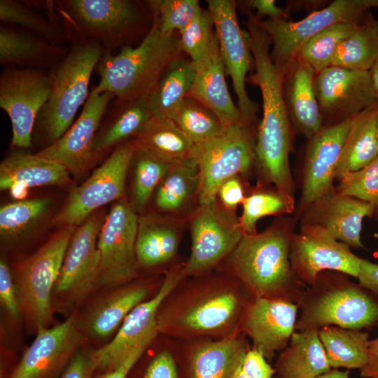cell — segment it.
Instances as JSON below:
<instances>
[{
  "mask_svg": "<svg viewBox=\"0 0 378 378\" xmlns=\"http://www.w3.org/2000/svg\"><path fill=\"white\" fill-rule=\"evenodd\" d=\"M245 24L255 69L246 82L259 88L262 99V118L258 125L255 146L258 182L293 197L295 187L289 164L292 122L284 95L285 74L271 58V41L259 26L258 16L248 13Z\"/></svg>",
  "mask_w": 378,
  "mask_h": 378,
  "instance_id": "obj_1",
  "label": "cell"
},
{
  "mask_svg": "<svg viewBox=\"0 0 378 378\" xmlns=\"http://www.w3.org/2000/svg\"><path fill=\"white\" fill-rule=\"evenodd\" d=\"M295 218H279L263 231L244 234L228 256L229 266L253 298L298 303L307 285L291 267L290 253Z\"/></svg>",
  "mask_w": 378,
  "mask_h": 378,
  "instance_id": "obj_2",
  "label": "cell"
},
{
  "mask_svg": "<svg viewBox=\"0 0 378 378\" xmlns=\"http://www.w3.org/2000/svg\"><path fill=\"white\" fill-rule=\"evenodd\" d=\"M182 52L179 36L161 31L152 21L136 47L125 46L115 55L104 52L99 62V82L93 89L112 94L120 106L149 97L167 66Z\"/></svg>",
  "mask_w": 378,
  "mask_h": 378,
  "instance_id": "obj_3",
  "label": "cell"
},
{
  "mask_svg": "<svg viewBox=\"0 0 378 378\" xmlns=\"http://www.w3.org/2000/svg\"><path fill=\"white\" fill-rule=\"evenodd\" d=\"M337 271H323L304 289L298 302L295 330L335 326L371 330L378 325V296Z\"/></svg>",
  "mask_w": 378,
  "mask_h": 378,
  "instance_id": "obj_4",
  "label": "cell"
},
{
  "mask_svg": "<svg viewBox=\"0 0 378 378\" xmlns=\"http://www.w3.org/2000/svg\"><path fill=\"white\" fill-rule=\"evenodd\" d=\"M104 52L97 42L77 41L61 61L50 69V94L37 118L48 146L57 141L68 130L78 111L86 102L90 94L88 88L92 73Z\"/></svg>",
  "mask_w": 378,
  "mask_h": 378,
  "instance_id": "obj_5",
  "label": "cell"
},
{
  "mask_svg": "<svg viewBox=\"0 0 378 378\" xmlns=\"http://www.w3.org/2000/svg\"><path fill=\"white\" fill-rule=\"evenodd\" d=\"M258 125L244 119L225 127L218 135L193 145L191 156L200 170L199 205L216 200L220 185L228 178H244L255 171Z\"/></svg>",
  "mask_w": 378,
  "mask_h": 378,
  "instance_id": "obj_6",
  "label": "cell"
},
{
  "mask_svg": "<svg viewBox=\"0 0 378 378\" xmlns=\"http://www.w3.org/2000/svg\"><path fill=\"white\" fill-rule=\"evenodd\" d=\"M54 8L64 22L66 37L94 41L109 52L126 46L141 18L139 7L128 0L57 1Z\"/></svg>",
  "mask_w": 378,
  "mask_h": 378,
  "instance_id": "obj_7",
  "label": "cell"
},
{
  "mask_svg": "<svg viewBox=\"0 0 378 378\" xmlns=\"http://www.w3.org/2000/svg\"><path fill=\"white\" fill-rule=\"evenodd\" d=\"M76 227H63L16 266L15 284L22 313L36 332L52 322L54 287Z\"/></svg>",
  "mask_w": 378,
  "mask_h": 378,
  "instance_id": "obj_8",
  "label": "cell"
},
{
  "mask_svg": "<svg viewBox=\"0 0 378 378\" xmlns=\"http://www.w3.org/2000/svg\"><path fill=\"white\" fill-rule=\"evenodd\" d=\"M370 8H378V0H335L296 22L258 18V24L270 39L274 64L285 74L306 41L332 24L359 20Z\"/></svg>",
  "mask_w": 378,
  "mask_h": 378,
  "instance_id": "obj_9",
  "label": "cell"
},
{
  "mask_svg": "<svg viewBox=\"0 0 378 378\" xmlns=\"http://www.w3.org/2000/svg\"><path fill=\"white\" fill-rule=\"evenodd\" d=\"M136 150L132 139L118 144L85 182L71 191L54 223L79 226L97 209L125 198L127 174Z\"/></svg>",
  "mask_w": 378,
  "mask_h": 378,
  "instance_id": "obj_10",
  "label": "cell"
},
{
  "mask_svg": "<svg viewBox=\"0 0 378 378\" xmlns=\"http://www.w3.org/2000/svg\"><path fill=\"white\" fill-rule=\"evenodd\" d=\"M191 237L190 257L183 267L184 276L206 272L227 258L244 233L237 213L223 208L216 199L201 204L188 220Z\"/></svg>",
  "mask_w": 378,
  "mask_h": 378,
  "instance_id": "obj_11",
  "label": "cell"
},
{
  "mask_svg": "<svg viewBox=\"0 0 378 378\" xmlns=\"http://www.w3.org/2000/svg\"><path fill=\"white\" fill-rule=\"evenodd\" d=\"M52 88L46 69L6 67L0 76V106L9 117L13 146L28 148L38 116Z\"/></svg>",
  "mask_w": 378,
  "mask_h": 378,
  "instance_id": "obj_12",
  "label": "cell"
},
{
  "mask_svg": "<svg viewBox=\"0 0 378 378\" xmlns=\"http://www.w3.org/2000/svg\"><path fill=\"white\" fill-rule=\"evenodd\" d=\"M139 214L126 198L115 202L102 223L98 286L114 287L136 276L135 245Z\"/></svg>",
  "mask_w": 378,
  "mask_h": 378,
  "instance_id": "obj_13",
  "label": "cell"
},
{
  "mask_svg": "<svg viewBox=\"0 0 378 378\" xmlns=\"http://www.w3.org/2000/svg\"><path fill=\"white\" fill-rule=\"evenodd\" d=\"M360 258L350 247L337 240L326 230L301 224L291 240L290 261L298 278L307 286L323 271H337L354 278L359 272Z\"/></svg>",
  "mask_w": 378,
  "mask_h": 378,
  "instance_id": "obj_14",
  "label": "cell"
},
{
  "mask_svg": "<svg viewBox=\"0 0 378 378\" xmlns=\"http://www.w3.org/2000/svg\"><path fill=\"white\" fill-rule=\"evenodd\" d=\"M183 276V267L168 271L156 294L134 307L113 338L94 350L96 372L102 373L114 368L135 347L153 340L158 330L157 314L159 307Z\"/></svg>",
  "mask_w": 378,
  "mask_h": 378,
  "instance_id": "obj_15",
  "label": "cell"
},
{
  "mask_svg": "<svg viewBox=\"0 0 378 378\" xmlns=\"http://www.w3.org/2000/svg\"><path fill=\"white\" fill-rule=\"evenodd\" d=\"M226 74L232 80L238 107L246 120L256 122L258 104L250 99L246 83L251 66V50L246 31L240 27L232 0H207Z\"/></svg>",
  "mask_w": 378,
  "mask_h": 378,
  "instance_id": "obj_16",
  "label": "cell"
},
{
  "mask_svg": "<svg viewBox=\"0 0 378 378\" xmlns=\"http://www.w3.org/2000/svg\"><path fill=\"white\" fill-rule=\"evenodd\" d=\"M102 221L97 214L91 215L72 236L53 290V295L66 304L80 301L98 286L101 258L97 241Z\"/></svg>",
  "mask_w": 378,
  "mask_h": 378,
  "instance_id": "obj_17",
  "label": "cell"
},
{
  "mask_svg": "<svg viewBox=\"0 0 378 378\" xmlns=\"http://www.w3.org/2000/svg\"><path fill=\"white\" fill-rule=\"evenodd\" d=\"M359 113L340 122L324 125L309 140L302 176L300 197L295 219L335 186L336 170L348 134Z\"/></svg>",
  "mask_w": 378,
  "mask_h": 378,
  "instance_id": "obj_18",
  "label": "cell"
},
{
  "mask_svg": "<svg viewBox=\"0 0 378 378\" xmlns=\"http://www.w3.org/2000/svg\"><path fill=\"white\" fill-rule=\"evenodd\" d=\"M85 340L76 315L40 330L8 378H57Z\"/></svg>",
  "mask_w": 378,
  "mask_h": 378,
  "instance_id": "obj_19",
  "label": "cell"
},
{
  "mask_svg": "<svg viewBox=\"0 0 378 378\" xmlns=\"http://www.w3.org/2000/svg\"><path fill=\"white\" fill-rule=\"evenodd\" d=\"M314 86L323 122L325 118L340 122L378 101L369 71L330 66L316 74Z\"/></svg>",
  "mask_w": 378,
  "mask_h": 378,
  "instance_id": "obj_20",
  "label": "cell"
},
{
  "mask_svg": "<svg viewBox=\"0 0 378 378\" xmlns=\"http://www.w3.org/2000/svg\"><path fill=\"white\" fill-rule=\"evenodd\" d=\"M113 97L111 93H97L93 89L81 113L68 130L57 141L36 154L62 164L72 174L86 169L99 155L94 150V141L104 114Z\"/></svg>",
  "mask_w": 378,
  "mask_h": 378,
  "instance_id": "obj_21",
  "label": "cell"
},
{
  "mask_svg": "<svg viewBox=\"0 0 378 378\" xmlns=\"http://www.w3.org/2000/svg\"><path fill=\"white\" fill-rule=\"evenodd\" d=\"M298 305L290 301L258 298L246 309L241 319L243 331L253 347L267 360L288 346L295 331Z\"/></svg>",
  "mask_w": 378,
  "mask_h": 378,
  "instance_id": "obj_22",
  "label": "cell"
},
{
  "mask_svg": "<svg viewBox=\"0 0 378 378\" xmlns=\"http://www.w3.org/2000/svg\"><path fill=\"white\" fill-rule=\"evenodd\" d=\"M374 217L367 202L338 192L334 187L316 200L300 218L301 224L319 226L337 240L354 248H363V220Z\"/></svg>",
  "mask_w": 378,
  "mask_h": 378,
  "instance_id": "obj_23",
  "label": "cell"
},
{
  "mask_svg": "<svg viewBox=\"0 0 378 378\" xmlns=\"http://www.w3.org/2000/svg\"><path fill=\"white\" fill-rule=\"evenodd\" d=\"M192 64L195 77L188 97L195 99L211 110L224 127L243 120L241 111L233 102L228 90L225 69L216 32L204 56Z\"/></svg>",
  "mask_w": 378,
  "mask_h": 378,
  "instance_id": "obj_24",
  "label": "cell"
},
{
  "mask_svg": "<svg viewBox=\"0 0 378 378\" xmlns=\"http://www.w3.org/2000/svg\"><path fill=\"white\" fill-rule=\"evenodd\" d=\"M200 170L190 156L171 164L152 199L162 216L188 220L199 206Z\"/></svg>",
  "mask_w": 378,
  "mask_h": 378,
  "instance_id": "obj_25",
  "label": "cell"
},
{
  "mask_svg": "<svg viewBox=\"0 0 378 378\" xmlns=\"http://www.w3.org/2000/svg\"><path fill=\"white\" fill-rule=\"evenodd\" d=\"M316 75L308 64L296 57L284 79V95L291 122L308 140L324 127L315 92Z\"/></svg>",
  "mask_w": 378,
  "mask_h": 378,
  "instance_id": "obj_26",
  "label": "cell"
},
{
  "mask_svg": "<svg viewBox=\"0 0 378 378\" xmlns=\"http://www.w3.org/2000/svg\"><path fill=\"white\" fill-rule=\"evenodd\" d=\"M188 220L155 213L139 214L135 251L137 264L152 267L165 264L176 255Z\"/></svg>",
  "mask_w": 378,
  "mask_h": 378,
  "instance_id": "obj_27",
  "label": "cell"
},
{
  "mask_svg": "<svg viewBox=\"0 0 378 378\" xmlns=\"http://www.w3.org/2000/svg\"><path fill=\"white\" fill-rule=\"evenodd\" d=\"M67 51L31 32L0 27V64L6 67L45 69L55 67Z\"/></svg>",
  "mask_w": 378,
  "mask_h": 378,
  "instance_id": "obj_28",
  "label": "cell"
},
{
  "mask_svg": "<svg viewBox=\"0 0 378 378\" xmlns=\"http://www.w3.org/2000/svg\"><path fill=\"white\" fill-rule=\"evenodd\" d=\"M70 173L62 164L35 154L15 153L0 164V189L14 186L29 188L64 186L70 182Z\"/></svg>",
  "mask_w": 378,
  "mask_h": 378,
  "instance_id": "obj_29",
  "label": "cell"
},
{
  "mask_svg": "<svg viewBox=\"0 0 378 378\" xmlns=\"http://www.w3.org/2000/svg\"><path fill=\"white\" fill-rule=\"evenodd\" d=\"M318 330H295L276 363L279 378H317L331 370Z\"/></svg>",
  "mask_w": 378,
  "mask_h": 378,
  "instance_id": "obj_30",
  "label": "cell"
},
{
  "mask_svg": "<svg viewBox=\"0 0 378 378\" xmlns=\"http://www.w3.org/2000/svg\"><path fill=\"white\" fill-rule=\"evenodd\" d=\"M147 294V288L142 286H124L108 293L90 311L82 326L80 325L81 329L96 339L109 337Z\"/></svg>",
  "mask_w": 378,
  "mask_h": 378,
  "instance_id": "obj_31",
  "label": "cell"
},
{
  "mask_svg": "<svg viewBox=\"0 0 378 378\" xmlns=\"http://www.w3.org/2000/svg\"><path fill=\"white\" fill-rule=\"evenodd\" d=\"M252 300L244 301L240 294L233 291L216 293L186 310L180 316L178 324L183 329L196 332L220 330L243 316Z\"/></svg>",
  "mask_w": 378,
  "mask_h": 378,
  "instance_id": "obj_32",
  "label": "cell"
},
{
  "mask_svg": "<svg viewBox=\"0 0 378 378\" xmlns=\"http://www.w3.org/2000/svg\"><path fill=\"white\" fill-rule=\"evenodd\" d=\"M378 101L360 112L344 143L335 179L358 171L378 157Z\"/></svg>",
  "mask_w": 378,
  "mask_h": 378,
  "instance_id": "obj_33",
  "label": "cell"
},
{
  "mask_svg": "<svg viewBox=\"0 0 378 378\" xmlns=\"http://www.w3.org/2000/svg\"><path fill=\"white\" fill-rule=\"evenodd\" d=\"M132 140L137 149L170 164L191 156L193 147L171 118L156 114Z\"/></svg>",
  "mask_w": 378,
  "mask_h": 378,
  "instance_id": "obj_34",
  "label": "cell"
},
{
  "mask_svg": "<svg viewBox=\"0 0 378 378\" xmlns=\"http://www.w3.org/2000/svg\"><path fill=\"white\" fill-rule=\"evenodd\" d=\"M248 350L246 342L230 337L198 347L191 360L192 378H232Z\"/></svg>",
  "mask_w": 378,
  "mask_h": 378,
  "instance_id": "obj_35",
  "label": "cell"
},
{
  "mask_svg": "<svg viewBox=\"0 0 378 378\" xmlns=\"http://www.w3.org/2000/svg\"><path fill=\"white\" fill-rule=\"evenodd\" d=\"M318 336L331 368L361 370L367 364L368 332L328 326L318 330Z\"/></svg>",
  "mask_w": 378,
  "mask_h": 378,
  "instance_id": "obj_36",
  "label": "cell"
},
{
  "mask_svg": "<svg viewBox=\"0 0 378 378\" xmlns=\"http://www.w3.org/2000/svg\"><path fill=\"white\" fill-rule=\"evenodd\" d=\"M378 58V19L368 12L339 46L331 66L369 71Z\"/></svg>",
  "mask_w": 378,
  "mask_h": 378,
  "instance_id": "obj_37",
  "label": "cell"
},
{
  "mask_svg": "<svg viewBox=\"0 0 378 378\" xmlns=\"http://www.w3.org/2000/svg\"><path fill=\"white\" fill-rule=\"evenodd\" d=\"M195 72L191 61L178 57L167 66L150 96L155 113L172 118L190 93Z\"/></svg>",
  "mask_w": 378,
  "mask_h": 378,
  "instance_id": "obj_38",
  "label": "cell"
},
{
  "mask_svg": "<svg viewBox=\"0 0 378 378\" xmlns=\"http://www.w3.org/2000/svg\"><path fill=\"white\" fill-rule=\"evenodd\" d=\"M241 206L239 222L243 233L249 234L257 232L256 225L260 218L290 214L295 210L294 197L261 183L249 189Z\"/></svg>",
  "mask_w": 378,
  "mask_h": 378,
  "instance_id": "obj_39",
  "label": "cell"
},
{
  "mask_svg": "<svg viewBox=\"0 0 378 378\" xmlns=\"http://www.w3.org/2000/svg\"><path fill=\"white\" fill-rule=\"evenodd\" d=\"M121 107L120 113L112 123L104 132L97 134L93 144L96 153L100 154L131 136L134 138L155 114L150 96Z\"/></svg>",
  "mask_w": 378,
  "mask_h": 378,
  "instance_id": "obj_40",
  "label": "cell"
},
{
  "mask_svg": "<svg viewBox=\"0 0 378 378\" xmlns=\"http://www.w3.org/2000/svg\"><path fill=\"white\" fill-rule=\"evenodd\" d=\"M359 20L337 23L319 31L300 46L296 57L316 74L331 66L339 46L353 32Z\"/></svg>",
  "mask_w": 378,
  "mask_h": 378,
  "instance_id": "obj_41",
  "label": "cell"
},
{
  "mask_svg": "<svg viewBox=\"0 0 378 378\" xmlns=\"http://www.w3.org/2000/svg\"><path fill=\"white\" fill-rule=\"evenodd\" d=\"M132 160L134 167L130 203L138 214H142L171 164L137 148Z\"/></svg>",
  "mask_w": 378,
  "mask_h": 378,
  "instance_id": "obj_42",
  "label": "cell"
},
{
  "mask_svg": "<svg viewBox=\"0 0 378 378\" xmlns=\"http://www.w3.org/2000/svg\"><path fill=\"white\" fill-rule=\"evenodd\" d=\"M193 145L220 134L225 127L209 108L186 97L171 118Z\"/></svg>",
  "mask_w": 378,
  "mask_h": 378,
  "instance_id": "obj_43",
  "label": "cell"
},
{
  "mask_svg": "<svg viewBox=\"0 0 378 378\" xmlns=\"http://www.w3.org/2000/svg\"><path fill=\"white\" fill-rule=\"evenodd\" d=\"M0 20L4 24L18 25L55 44L60 45L66 37L65 30L53 20H48L31 6L15 0L0 1Z\"/></svg>",
  "mask_w": 378,
  "mask_h": 378,
  "instance_id": "obj_44",
  "label": "cell"
},
{
  "mask_svg": "<svg viewBox=\"0 0 378 378\" xmlns=\"http://www.w3.org/2000/svg\"><path fill=\"white\" fill-rule=\"evenodd\" d=\"M147 4L152 21L166 34L179 32L202 11L197 0H153Z\"/></svg>",
  "mask_w": 378,
  "mask_h": 378,
  "instance_id": "obj_45",
  "label": "cell"
},
{
  "mask_svg": "<svg viewBox=\"0 0 378 378\" xmlns=\"http://www.w3.org/2000/svg\"><path fill=\"white\" fill-rule=\"evenodd\" d=\"M335 188L342 195L368 202L378 220V157L364 168L342 176Z\"/></svg>",
  "mask_w": 378,
  "mask_h": 378,
  "instance_id": "obj_46",
  "label": "cell"
},
{
  "mask_svg": "<svg viewBox=\"0 0 378 378\" xmlns=\"http://www.w3.org/2000/svg\"><path fill=\"white\" fill-rule=\"evenodd\" d=\"M50 200L39 198L7 204L0 209V231L13 236L31 225L47 210Z\"/></svg>",
  "mask_w": 378,
  "mask_h": 378,
  "instance_id": "obj_47",
  "label": "cell"
},
{
  "mask_svg": "<svg viewBox=\"0 0 378 378\" xmlns=\"http://www.w3.org/2000/svg\"><path fill=\"white\" fill-rule=\"evenodd\" d=\"M214 22L209 10H202L184 29L178 32L181 51L186 53L192 62L199 61L205 54L214 34Z\"/></svg>",
  "mask_w": 378,
  "mask_h": 378,
  "instance_id": "obj_48",
  "label": "cell"
},
{
  "mask_svg": "<svg viewBox=\"0 0 378 378\" xmlns=\"http://www.w3.org/2000/svg\"><path fill=\"white\" fill-rule=\"evenodd\" d=\"M0 303L8 316L19 321L22 315L15 280L7 264L0 262Z\"/></svg>",
  "mask_w": 378,
  "mask_h": 378,
  "instance_id": "obj_49",
  "label": "cell"
},
{
  "mask_svg": "<svg viewBox=\"0 0 378 378\" xmlns=\"http://www.w3.org/2000/svg\"><path fill=\"white\" fill-rule=\"evenodd\" d=\"M246 178L240 176H232L224 181L218 188L216 199L227 211L237 213L239 205H241L249 189L246 190Z\"/></svg>",
  "mask_w": 378,
  "mask_h": 378,
  "instance_id": "obj_50",
  "label": "cell"
},
{
  "mask_svg": "<svg viewBox=\"0 0 378 378\" xmlns=\"http://www.w3.org/2000/svg\"><path fill=\"white\" fill-rule=\"evenodd\" d=\"M94 350L79 349L59 378H92L95 372Z\"/></svg>",
  "mask_w": 378,
  "mask_h": 378,
  "instance_id": "obj_51",
  "label": "cell"
},
{
  "mask_svg": "<svg viewBox=\"0 0 378 378\" xmlns=\"http://www.w3.org/2000/svg\"><path fill=\"white\" fill-rule=\"evenodd\" d=\"M241 369L248 378H272L276 372L264 356L255 348L247 351Z\"/></svg>",
  "mask_w": 378,
  "mask_h": 378,
  "instance_id": "obj_52",
  "label": "cell"
},
{
  "mask_svg": "<svg viewBox=\"0 0 378 378\" xmlns=\"http://www.w3.org/2000/svg\"><path fill=\"white\" fill-rule=\"evenodd\" d=\"M144 378H178L172 354L169 351L158 354L148 365Z\"/></svg>",
  "mask_w": 378,
  "mask_h": 378,
  "instance_id": "obj_53",
  "label": "cell"
},
{
  "mask_svg": "<svg viewBox=\"0 0 378 378\" xmlns=\"http://www.w3.org/2000/svg\"><path fill=\"white\" fill-rule=\"evenodd\" d=\"M150 343V342H146L139 344L114 368L100 373L97 378H127L131 369L144 354Z\"/></svg>",
  "mask_w": 378,
  "mask_h": 378,
  "instance_id": "obj_54",
  "label": "cell"
},
{
  "mask_svg": "<svg viewBox=\"0 0 378 378\" xmlns=\"http://www.w3.org/2000/svg\"><path fill=\"white\" fill-rule=\"evenodd\" d=\"M358 283L378 296V265L360 258Z\"/></svg>",
  "mask_w": 378,
  "mask_h": 378,
  "instance_id": "obj_55",
  "label": "cell"
},
{
  "mask_svg": "<svg viewBox=\"0 0 378 378\" xmlns=\"http://www.w3.org/2000/svg\"><path fill=\"white\" fill-rule=\"evenodd\" d=\"M250 7L257 10V14L267 15L270 19H285L286 15L283 9L278 7L273 0H252L248 1Z\"/></svg>",
  "mask_w": 378,
  "mask_h": 378,
  "instance_id": "obj_56",
  "label": "cell"
},
{
  "mask_svg": "<svg viewBox=\"0 0 378 378\" xmlns=\"http://www.w3.org/2000/svg\"><path fill=\"white\" fill-rule=\"evenodd\" d=\"M360 371L362 377L378 378V337L370 340L368 360Z\"/></svg>",
  "mask_w": 378,
  "mask_h": 378,
  "instance_id": "obj_57",
  "label": "cell"
},
{
  "mask_svg": "<svg viewBox=\"0 0 378 378\" xmlns=\"http://www.w3.org/2000/svg\"><path fill=\"white\" fill-rule=\"evenodd\" d=\"M372 89L378 100V58L369 71Z\"/></svg>",
  "mask_w": 378,
  "mask_h": 378,
  "instance_id": "obj_58",
  "label": "cell"
},
{
  "mask_svg": "<svg viewBox=\"0 0 378 378\" xmlns=\"http://www.w3.org/2000/svg\"><path fill=\"white\" fill-rule=\"evenodd\" d=\"M317 378H349V370L342 371L339 368H332Z\"/></svg>",
  "mask_w": 378,
  "mask_h": 378,
  "instance_id": "obj_59",
  "label": "cell"
},
{
  "mask_svg": "<svg viewBox=\"0 0 378 378\" xmlns=\"http://www.w3.org/2000/svg\"><path fill=\"white\" fill-rule=\"evenodd\" d=\"M232 378H248V377L242 372L241 369V365H240L239 368L236 371Z\"/></svg>",
  "mask_w": 378,
  "mask_h": 378,
  "instance_id": "obj_60",
  "label": "cell"
},
{
  "mask_svg": "<svg viewBox=\"0 0 378 378\" xmlns=\"http://www.w3.org/2000/svg\"><path fill=\"white\" fill-rule=\"evenodd\" d=\"M377 132H378V115H377Z\"/></svg>",
  "mask_w": 378,
  "mask_h": 378,
  "instance_id": "obj_61",
  "label": "cell"
}]
</instances>
